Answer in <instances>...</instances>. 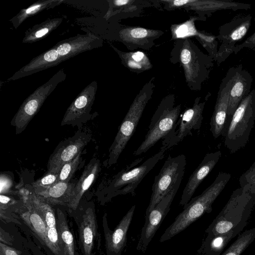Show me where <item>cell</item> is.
<instances>
[{"mask_svg":"<svg viewBox=\"0 0 255 255\" xmlns=\"http://www.w3.org/2000/svg\"><path fill=\"white\" fill-rule=\"evenodd\" d=\"M170 61L183 68L186 82L193 91H199L208 79L214 59L203 53L189 38H180L174 43Z\"/></svg>","mask_w":255,"mask_h":255,"instance_id":"cell-1","label":"cell"},{"mask_svg":"<svg viewBox=\"0 0 255 255\" xmlns=\"http://www.w3.org/2000/svg\"><path fill=\"white\" fill-rule=\"evenodd\" d=\"M230 173L220 172L214 181L200 195L192 198L183 206V210L165 230L159 242L171 239L194 223L205 213L212 211V204L231 179Z\"/></svg>","mask_w":255,"mask_h":255,"instance_id":"cell-2","label":"cell"},{"mask_svg":"<svg viewBox=\"0 0 255 255\" xmlns=\"http://www.w3.org/2000/svg\"><path fill=\"white\" fill-rule=\"evenodd\" d=\"M255 206V196L246 185L234 190L222 210L206 230L207 235L226 233L249 219Z\"/></svg>","mask_w":255,"mask_h":255,"instance_id":"cell-3","label":"cell"},{"mask_svg":"<svg viewBox=\"0 0 255 255\" xmlns=\"http://www.w3.org/2000/svg\"><path fill=\"white\" fill-rule=\"evenodd\" d=\"M155 77L145 83L137 94L120 125L118 131L109 148L108 165L117 162L128 141L134 133L143 112L151 99L155 88Z\"/></svg>","mask_w":255,"mask_h":255,"instance_id":"cell-4","label":"cell"},{"mask_svg":"<svg viewBox=\"0 0 255 255\" xmlns=\"http://www.w3.org/2000/svg\"><path fill=\"white\" fill-rule=\"evenodd\" d=\"M181 109L180 104L175 106L174 94L164 97L152 116L144 139L134 151V155L146 152L160 139L172 133L177 126Z\"/></svg>","mask_w":255,"mask_h":255,"instance_id":"cell-5","label":"cell"},{"mask_svg":"<svg viewBox=\"0 0 255 255\" xmlns=\"http://www.w3.org/2000/svg\"><path fill=\"white\" fill-rule=\"evenodd\" d=\"M255 121V90L242 100L231 116L224 136L225 146L234 153L248 142Z\"/></svg>","mask_w":255,"mask_h":255,"instance_id":"cell-6","label":"cell"},{"mask_svg":"<svg viewBox=\"0 0 255 255\" xmlns=\"http://www.w3.org/2000/svg\"><path fill=\"white\" fill-rule=\"evenodd\" d=\"M166 148L161 147L159 151L146 160L141 165L131 169H124L117 174L105 189L106 200L118 195L134 193V191L143 178L163 159Z\"/></svg>","mask_w":255,"mask_h":255,"instance_id":"cell-7","label":"cell"},{"mask_svg":"<svg viewBox=\"0 0 255 255\" xmlns=\"http://www.w3.org/2000/svg\"><path fill=\"white\" fill-rule=\"evenodd\" d=\"M186 165V159L184 154L175 157H172L170 155L168 156L158 174L154 178L152 194L145 215L155 207L177 182L182 179Z\"/></svg>","mask_w":255,"mask_h":255,"instance_id":"cell-8","label":"cell"},{"mask_svg":"<svg viewBox=\"0 0 255 255\" xmlns=\"http://www.w3.org/2000/svg\"><path fill=\"white\" fill-rule=\"evenodd\" d=\"M252 16L248 14L238 15L219 27L217 39L220 42L214 61L221 64L233 53L237 43L248 33L251 25Z\"/></svg>","mask_w":255,"mask_h":255,"instance_id":"cell-9","label":"cell"},{"mask_svg":"<svg viewBox=\"0 0 255 255\" xmlns=\"http://www.w3.org/2000/svg\"><path fill=\"white\" fill-rule=\"evenodd\" d=\"M64 76V74L59 71L48 82L39 87L25 100L11 121V125L15 128L16 134L21 133L25 130L46 98Z\"/></svg>","mask_w":255,"mask_h":255,"instance_id":"cell-10","label":"cell"},{"mask_svg":"<svg viewBox=\"0 0 255 255\" xmlns=\"http://www.w3.org/2000/svg\"><path fill=\"white\" fill-rule=\"evenodd\" d=\"M182 180H179L170 191L158 203L155 207L145 216V222L141 229L136 249L144 253L154 236L163 220L170 210L174 197Z\"/></svg>","mask_w":255,"mask_h":255,"instance_id":"cell-11","label":"cell"},{"mask_svg":"<svg viewBox=\"0 0 255 255\" xmlns=\"http://www.w3.org/2000/svg\"><path fill=\"white\" fill-rule=\"evenodd\" d=\"M205 102L197 97L192 107L186 109L177 122L175 130L162 139V147L166 150L177 145L187 135L192 136V130L200 129L203 119Z\"/></svg>","mask_w":255,"mask_h":255,"instance_id":"cell-12","label":"cell"},{"mask_svg":"<svg viewBox=\"0 0 255 255\" xmlns=\"http://www.w3.org/2000/svg\"><path fill=\"white\" fill-rule=\"evenodd\" d=\"M91 135L83 132L63 141L51 154L47 163V172L58 173L62 167L73 160L88 144Z\"/></svg>","mask_w":255,"mask_h":255,"instance_id":"cell-13","label":"cell"},{"mask_svg":"<svg viewBox=\"0 0 255 255\" xmlns=\"http://www.w3.org/2000/svg\"><path fill=\"white\" fill-rule=\"evenodd\" d=\"M229 99L227 111V126L231 116L243 99L251 91L253 81L251 74L242 64L230 68Z\"/></svg>","mask_w":255,"mask_h":255,"instance_id":"cell-14","label":"cell"},{"mask_svg":"<svg viewBox=\"0 0 255 255\" xmlns=\"http://www.w3.org/2000/svg\"><path fill=\"white\" fill-rule=\"evenodd\" d=\"M135 206L133 205L123 217L114 231L108 224L107 214L103 217V226L107 255H121L126 246L127 233L132 221Z\"/></svg>","mask_w":255,"mask_h":255,"instance_id":"cell-15","label":"cell"},{"mask_svg":"<svg viewBox=\"0 0 255 255\" xmlns=\"http://www.w3.org/2000/svg\"><path fill=\"white\" fill-rule=\"evenodd\" d=\"M164 1L167 2L170 7L190 8L198 12L200 17H205L206 15L210 16L213 13L221 10H247L251 7L249 3L228 0H176Z\"/></svg>","mask_w":255,"mask_h":255,"instance_id":"cell-16","label":"cell"},{"mask_svg":"<svg viewBox=\"0 0 255 255\" xmlns=\"http://www.w3.org/2000/svg\"><path fill=\"white\" fill-rule=\"evenodd\" d=\"M230 76L231 71L229 69L220 84L214 110L210 120V131L215 138L221 135L224 136L228 127L227 111Z\"/></svg>","mask_w":255,"mask_h":255,"instance_id":"cell-17","label":"cell"},{"mask_svg":"<svg viewBox=\"0 0 255 255\" xmlns=\"http://www.w3.org/2000/svg\"><path fill=\"white\" fill-rule=\"evenodd\" d=\"M95 87L88 86L73 102L66 112L61 126H79L89 120L95 99Z\"/></svg>","mask_w":255,"mask_h":255,"instance_id":"cell-18","label":"cell"},{"mask_svg":"<svg viewBox=\"0 0 255 255\" xmlns=\"http://www.w3.org/2000/svg\"><path fill=\"white\" fill-rule=\"evenodd\" d=\"M221 155L220 150L205 155L200 164L189 177L183 191L179 202L180 205L184 206L191 200L199 185L216 166Z\"/></svg>","mask_w":255,"mask_h":255,"instance_id":"cell-19","label":"cell"},{"mask_svg":"<svg viewBox=\"0 0 255 255\" xmlns=\"http://www.w3.org/2000/svg\"><path fill=\"white\" fill-rule=\"evenodd\" d=\"M163 32L139 27H126L119 32L121 41L128 49L137 48L148 49L154 44V40L160 37Z\"/></svg>","mask_w":255,"mask_h":255,"instance_id":"cell-20","label":"cell"},{"mask_svg":"<svg viewBox=\"0 0 255 255\" xmlns=\"http://www.w3.org/2000/svg\"><path fill=\"white\" fill-rule=\"evenodd\" d=\"M79 245L83 255H92L94 244L100 235L94 209L88 208L78 223Z\"/></svg>","mask_w":255,"mask_h":255,"instance_id":"cell-21","label":"cell"},{"mask_svg":"<svg viewBox=\"0 0 255 255\" xmlns=\"http://www.w3.org/2000/svg\"><path fill=\"white\" fill-rule=\"evenodd\" d=\"M100 170V161L96 158L91 159L72 190L68 207L73 210L77 208L82 196L96 180Z\"/></svg>","mask_w":255,"mask_h":255,"instance_id":"cell-22","label":"cell"},{"mask_svg":"<svg viewBox=\"0 0 255 255\" xmlns=\"http://www.w3.org/2000/svg\"><path fill=\"white\" fill-rule=\"evenodd\" d=\"M249 219L243 220L233 230L224 234L207 235L197 251L200 255H220L229 242L239 235L248 224Z\"/></svg>","mask_w":255,"mask_h":255,"instance_id":"cell-23","label":"cell"},{"mask_svg":"<svg viewBox=\"0 0 255 255\" xmlns=\"http://www.w3.org/2000/svg\"><path fill=\"white\" fill-rule=\"evenodd\" d=\"M74 186L69 182H58L46 189L34 192L49 204L67 206Z\"/></svg>","mask_w":255,"mask_h":255,"instance_id":"cell-24","label":"cell"},{"mask_svg":"<svg viewBox=\"0 0 255 255\" xmlns=\"http://www.w3.org/2000/svg\"><path fill=\"white\" fill-rule=\"evenodd\" d=\"M24 210L20 213V218L45 245L47 226L44 220L34 208L28 198L24 199Z\"/></svg>","mask_w":255,"mask_h":255,"instance_id":"cell-25","label":"cell"},{"mask_svg":"<svg viewBox=\"0 0 255 255\" xmlns=\"http://www.w3.org/2000/svg\"><path fill=\"white\" fill-rule=\"evenodd\" d=\"M122 64L131 71L140 73L149 70L152 64L146 55L141 51L123 52L114 47Z\"/></svg>","mask_w":255,"mask_h":255,"instance_id":"cell-26","label":"cell"},{"mask_svg":"<svg viewBox=\"0 0 255 255\" xmlns=\"http://www.w3.org/2000/svg\"><path fill=\"white\" fill-rule=\"evenodd\" d=\"M56 225L60 245L65 255H75L74 237L65 215L59 209L57 210Z\"/></svg>","mask_w":255,"mask_h":255,"instance_id":"cell-27","label":"cell"},{"mask_svg":"<svg viewBox=\"0 0 255 255\" xmlns=\"http://www.w3.org/2000/svg\"><path fill=\"white\" fill-rule=\"evenodd\" d=\"M34 208L44 220L47 228L56 226V217L50 204L42 200L34 193L28 198Z\"/></svg>","mask_w":255,"mask_h":255,"instance_id":"cell-28","label":"cell"},{"mask_svg":"<svg viewBox=\"0 0 255 255\" xmlns=\"http://www.w3.org/2000/svg\"><path fill=\"white\" fill-rule=\"evenodd\" d=\"M255 239V228L240 233L234 242L222 255H241Z\"/></svg>","mask_w":255,"mask_h":255,"instance_id":"cell-29","label":"cell"},{"mask_svg":"<svg viewBox=\"0 0 255 255\" xmlns=\"http://www.w3.org/2000/svg\"><path fill=\"white\" fill-rule=\"evenodd\" d=\"M90 38L86 37L85 39L81 38V39L69 40L65 41L60 44L56 49L59 56L62 57L71 56L72 54H76L77 52H80L81 51L88 49L91 48L88 46V42L91 41Z\"/></svg>","mask_w":255,"mask_h":255,"instance_id":"cell-30","label":"cell"},{"mask_svg":"<svg viewBox=\"0 0 255 255\" xmlns=\"http://www.w3.org/2000/svg\"><path fill=\"white\" fill-rule=\"evenodd\" d=\"M59 56L57 50L51 49L41 55L36 60L31 61L28 65L23 67L24 71L26 72H36L41 68H46L55 64Z\"/></svg>","mask_w":255,"mask_h":255,"instance_id":"cell-31","label":"cell"},{"mask_svg":"<svg viewBox=\"0 0 255 255\" xmlns=\"http://www.w3.org/2000/svg\"><path fill=\"white\" fill-rule=\"evenodd\" d=\"M81 153L82 152H80L73 160L62 167L58 173V182H69L80 163Z\"/></svg>","mask_w":255,"mask_h":255,"instance_id":"cell-32","label":"cell"},{"mask_svg":"<svg viewBox=\"0 0 255 255\" xmlns=\"http://www.w3.org/2000/svg\"><path fill=\"white\" fill-rule=\"evenodd\" d=\"M45 245L55 255H65L60 245L57 226L47 228Z\"/></svg>","mask_w":255,"mask_h":255,"instance_id":"cell-33","label":"cell"},{"mask_svg":"<svg viewBox=\"0 0 255 255\" xmlns=\"http://www.w3.org/2000/svg\"><path fill=\"white\" fill-rule=\"evenodd\" d=\"M59 173L47 172L41 178L32 183L34 192L46 189L58 182Z\"/></svg>","mask_w":255,"mask_h":255,"instance_id":"cell-34","label":"cell"},{"mask_svg":"<svg viewBox=\"0 0 255 255\" xmlns=\"http://www.w3.org/2000/svg\"><path fill=\"white\" fill-rule=\"evenodd\" d=\"M239 181L241 187L246 185H249L251 194L255 196V161L249 169L242 174Z\"/></svg>","mask_w":255,"mask_h":255,"instance_id":"cell-35","label":"cell"},{"mask_svg":"<svg viewBox=\"0 0 255 255\" xmlns=\"http://www.w3.org/2000/svg\"><path fill=\"white\" fill-rule=\"evenodd\" d=\"M244 48L255 50V31L243 42L237 44L234 49V53L236 54Z\"/></svg>","mask_w":255,"mask_h":255,"instance_id":"cell-36","label":"cell"},{"mask_svg":"<svg viewBox=\"0 0 255 255\" xmlns=\"http://www.w3.org/2000/svg\"><path fill=\"white\" fill-rule=\"evenodd\" d=\"M0 193L7 194L12 186L11 179L5 174L1 173L0 176Z\"/></svg>","mask_w":255,"mask_h":255,"instance_id":"cell-37","label":"cell"},{"mask_svg":"<svg viewBox=\"0 0 255 255\" xmlns=\"http://www.w3.org/2000/svg\"><path fill=\"white\" fill-rule=\"evenodd\" d=\"M0 255H20V254L18 251L0 242Z\"/></svg>","mask_w":255,"mask_h":255,"instance_id":"cell-38","label":"cell"},{"mask_svg":"<svg viewBox=\"0 0 255 255\" xmlns=\"http://www.w3.org/2000/svg\"><path fill=\"white\" fill-rule=\"evenodd\" d=\"M0 210L6 209L9 206H11L15 202L13 199L5 196V195L0 194Z\"/></svg>","mask_w":255,"mask_h":255,"instance_id":"cell-39","label":"cell"},{"mask_svg":"<svg viewBox=\"0 0 255 255\" xmlns=\"http://www.w3.org/2000/svg\"><path fill=\"white\" fill-rule=\"evenodd\" d=\"M51 29V26L50 25L49 26L45 25L44 27H41L33 33V39H37L43 37L48 33Z\"/></svg>","mask_w":255,"mask_h":255,"instance_id":"cell-40","label":"cell"},{"mask_svg":"<svg viewBox=\"0 0 255 255\" xmlns=\"http://www.w3.org/2000/svg\"><path fill=\"white\" fill-rule=\"evenodd\" d=\"M41 4L34 5L31 7L28 8L25 10L24 13L26 14H29L32 13V12L36 11L40 7Z\"/></svg>","mask_w":255,"mask_h":255,"instance_id":"cell-41","label":"cell"},{"mask_svg":"<svg viewBox=\"0 0 255 255\" xmlns=\"http://www.w3.org/2000/svg\"><path fill=\"white\" fill-rule=\"evenodd\" d=\"M132 0H114L113 1L114 4L116 6H124L126 4H128L130 2H132Z\"/></svg>","mask_w":255,"mask_h":255,"instance_id":"cell-42","label":"cell"},{"mask_svg":"<svg viewBox=\"0 0 255 255\" xmlns=\"http://www.w3.org/2000/svg\"><path fill=\"white\" fill-rule=\"evenodd\" d=\"M196 255H200L197 254Z\"/></svg>","mask_w":255,"mask_h":255,"instance_id":"cell-43","label":"cell"}]
</instances>
